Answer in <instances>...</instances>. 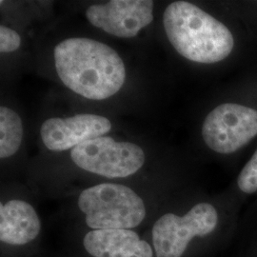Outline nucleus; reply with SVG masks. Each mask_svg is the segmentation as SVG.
Instances as JSON below:
<instances>
[{
  "label": "nucleus",
  "mask_w": 257,
  "mask_h": 257,
  "mask_svg": "<svg viewBox=\"0 0 257 257\" xmlns=\"http://www.w3.org/2000/svg\"><path fill=\"white\" fill-rule=\"evenodd\" d=\"M219 221V211L209 202L195 204L183 215L165 213L152 230L156 257L183 256L193 239L211 235Z\"/></svg>",
  "instance_id": "obj_4"
},
{
  "label": "nucleus",
  "mask_w": 257,
  "mask_h": 257,
  "mask_svg": "<svg viewBox=\"0 0 257 257\" xmlns=\"http://www.w3.org/2000/svg\"><path fill=\"white\" fill-rule=\"evenodd\" d=\"M23 124L19 114L8 107L0 108V157L14 156L23 139Z\"/></svg>",
  "instance_id": "obj_11"
},
{
  "label": "nucleus",
  "mask_w": 257,
  "mask_h": 257,
  "mask_svg": "<svg viewBox=\"0 0 257 257\" xmlns=\"http://www.w3.org/2000/svg\"><path fill=\"white\" fill-rule=\"evenodd\" d=\"M41 222L34 207L23 200L14 199L0 208L1 242L22 246L37 238Z\"/></svg>",
  "instance_id": "obj_10"
},
{
  "label": "nucleus",
  "mask_w": 257,
  "mask_h": 257,
  "mask_svg": "<svg viewBox=\"0 0 257 257\" xmlns=\"http://www.w3.org/2000/svg\"><path fill=\"white\" fill-rule=\"evenodd\" d=\"M78 207L89 228L96 230H131L146 216L142 198L124 185L102 183L84 190Z\"/></svg>",
  "instance_id": "obj_3"
},
{
  "label": "nucleus",
  "mask_w": 257,
  "mask_h": 257,
  "mask_svg": "<svg viewBox=\"0 0 257 257\" xmlns=\"http://www.w3.org/2000/svg\"><path fill=\"white\" fill-rule=\"evenodd\" d=\"M154 6L151 0H111L90 6L86 18L92 26L110 36L131 38L152 23Z\"/></svg>",
  "instance_id": "obj_7"
},
{
  "label": "nucleus",
  "mask_w": 257,
  "mask_h": 257,
  "mask_svg": "<svg viewBox=\"0 0 257 257\" xmlns=\"http://www.w3.org/2000/svg\"><path fill=\"white\" fill-rule=\"evenodd\" d=\"M74 164L94 175L107 178H124L134 175L145 163L142 148L110 137L85 141L72 150Z\"/></svg>",
  "instance_id": "obj_6"
},
{
  "label": "nucleus",
  "mask_w": 257,
  "mask_h": 257,
  "mask_svg": "<svg viewBox=\"0 0 257 257\" xmlns=\"http://www.w3.org/2000/svg\"><path fill=\"white\" fill-rule=\"evenodd\" d=\"M111 130L107 117L80 113L72 117L47 119L40 128L41 139L49 150L63 152L93 138L103 137Z\"/></svg>",
  "instance_id": "obj_8"
},
{
  "label": "nucleus",
  "mask_w": 257,
  "mask_h": 257,
  "mask_svg": "<svg viewBox=\"0 0 257 257\" xmlns=\"http://www.w3.org/2000/svg\"><path fill=\"white\" fill-rule=\"evenodd\" d=\"M83 246L93 257H154L151 245L132 230H92Z\"/></svg>",
  "instance_id": "obj_9"
},
{
  "label": "nucleus",
  "mask_w": 257,
  "mask_h": 257,
  "mask_svg": "<svg viewBox=\"0 0 257 257\" xmlns=\"http://www.w3.org/2000/svg\"><path fill=\"white\" fill-rule=\"evenodd\" d=\"M166 35L184 58L199 64H215L227 59L235 47L232 32L197 5L175 1L163 14Z\"/></svg>",
  "instance_id": "obj_2"
},
{
  "label": "nucleus",
  "mask_w": 257,
  "mask_h": 257,
  "mask_svg": "<svg viewBox=\"0 0 257 257\" xmlns=\"http://www.w3.org/2000/svg\"><path fill=\"white\" fill-rule=\"evenodd\" d=\"M201 133L212 152L233 155L256 138L257 109L237 102L222 103L207 114Z\"/></svg>",
  "instance_id": "obj_5"
},
{
  "label": "nucleus",
  "mask_w": 257,
  "mask_h": 257,
  "mask_svg": "<svg viewBox=\"0 0 257 257\" xmlns=\"http://www.w3.org/2000/svg\"><path fill=\"white\" fill-rule=\"evenodd\" d=\"M55 63L61 81L92 100L112 96L126 79L125 65L115 50L90 38L74 37L57 44Z\"/></svg>",
  "instance_id": "obj_1"
},
{
  "label": "nucleus",
  "mask_w": 257,
  "mask_h": 257,
  "mask_svg": "<svg viewBox=\"0 0 257 257\" xmlns=\"http://www.w3.org/2000/svg\"><path fill=\"white\" fill-rule=\"evenodd\" d=\"M236 186L243 194L257 193V149L240 171L236 178Z\"/></svg>",
  "instance_id": "obj_12"
},
{
  "label": "nucleus",
  "mask_w": 257,
  "mask_h": 257,
  "mask_svg": "<svg viewBox=\"0 0 257 257\" xmlns=\"http://www.w3.org/2000/svg\"><path fill=\"white\" fill-rule=\"evenodd\" d=\"M21 45V38L19 34L8 27H0V51L1 53H12Z\"/></svg>",
  "instance_id": "obj_13"
}]
</instances>
